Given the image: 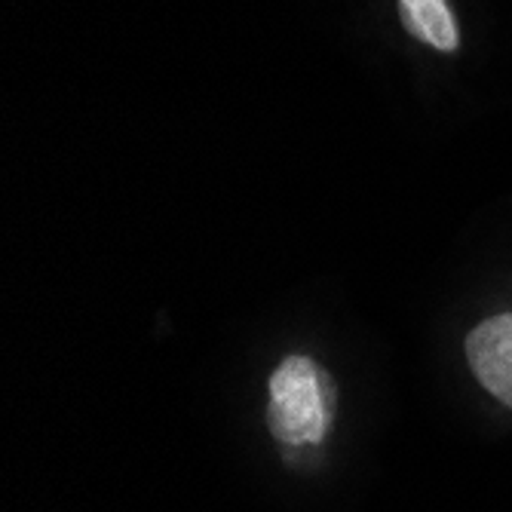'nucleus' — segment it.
Here are the masks:
<instances>
[{
	"instance_id": "nucleus-1",
	"label": "nucleus",
	"mask_w": 512,
	"mask_h": 512,
	"mask_svg": "<svg viewBox=\"0 0 512 512\" xmlns=\"http://www.w3.org/2000/svg\"><path fill=\"white\" fill-rule=\"evenodd\" d=\"M338 417L335 378L316 359L292 353L267 381L264 421L286 451H316L329 439Z\"/></svg>"
},
{
	"instance_id": "nucleus-2",
	"label": "nucleus",
	"mask_w": 512,
	"mask_h": 512,
	"mask_svg": "<svg viewBox=\"0 0 512 512\" xmlns=\"http://www.w3.org/2000/svg\"><path fill=\"white\" fill-rule=\"evenodd\" d=\"M467 362L482 390L512 408V313H497L467 335Z\"/></svg>"
},
{
	"instance_id": "nucleus-3",
	"label": "nucleus",
	"mask_w": 512,
	"mask_h": 512,
	"mask_svg": "<svg viewBox=\"0 0 512 512\" xmlns=\"http://www.w3.org/2000/svg\"><path fill=\"white\" fill-rule=\"evenodd\" d=\"M399 10H402V22L405 28L430 46L442 53H454L460 34L454 25V16L448 10L445 0H399Z\"/></svg>"
}]
</instances>
